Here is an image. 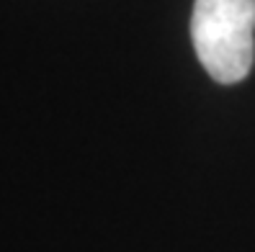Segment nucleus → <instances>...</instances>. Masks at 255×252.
<instances>
[{
  "label": "nucleus",
  "mask_w": 255,
  "mask_h": 252,
  "mask_svg": "<svg viewBox=\"0 0 255 252\" xmlns=\"http://www.w3.org/2000/svg\"><path fill=\"white\" fill-rule=\"evenodd\" d=\"M255 0H196L191 39L199 62L217 83L248 78L255 54Z\"/></svg>",
  "instance_id": "nucleus-1"
}]
</instances>
